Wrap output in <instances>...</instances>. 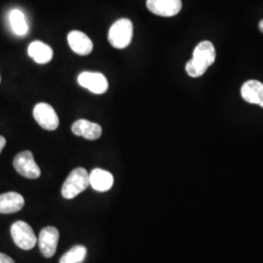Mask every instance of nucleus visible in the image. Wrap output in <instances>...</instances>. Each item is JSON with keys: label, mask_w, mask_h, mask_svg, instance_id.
Here are the masks:
<instances>
[{"label": "nucleus", "mask_w": 263, "mask_h": 263, "mask_svg": "<svg viewBox=\"0 0 263 263\" xmlns=\"http://www.w3.org/2000/svg\"><path fill=\"white\" fill-rule=\"evenodd\" d=\"M9 21L12 30L15 34L22 36L28 33V23L25 14L21 10H12L9 14Z\"/></svg>", "instance_id": "dca6fc26"}, {"label": "nucleus", "mask_w": 263, "mask_h": 263, "mask_svg": "<svg viewBox=\"0 0 263 263\" xmlns=\"http://www.w3.org/2000/svg\"><path fill=\"white\" fill-rule=\"evenodd\" d=\"M90 185L89 174L84 168H76L66 178L63 187L62 195L66 199H73L82 193Z\"/></svg>", "instance_id": "f03ea898"}, {"label": "nucleus", "mask_w": 263, "mask_h": 263, "mask_svg": "<svg viewBox=\"0 0 263 263\" xmlns=\"http://www.w3.org/2000/svg\"><path fill=\"white\" fill-rule=\"evenodd\" d=\"M59 230L54 226H47L40 231L38 244L40 252L43 254V256L50 258L55 255L59 243Z\"/></svg>", "instance_id": "6e6552de"}, {"label": "nucleus", "mask_w": 263, "mask_h": 263, "mask_svg": "<svg viewBox=\"0 0 263 263\" xmlns=\"http://www.w3.org/2000/svg\"><path fill=\"white\" fill-rule=\"evenodd\" d=\"M5 144H6V140L4 137L0 136V153L1 151H3V148L5 147Z\"/></svg>", "instance_id": "6ab92c4d"}, {"label": "nucleus", "mask_w": 263, "mask_h": 263, "mask_svg": "<svg viewBox=\"0 0 263 263\" xmlns=\"http://www.w3.org/2000/svg\"><path fill=\"white\" fill-rule=\"evenodd\" d=\"M216 60V49L210 41H202L193 51L192 59L185 66L186 72L191 77H200L207 71Z\"/></svg>", "instance_id": "f257e3e1"}, {"label": "nucleus", "mask_w": 263, "mask_h": 263, "mask_svg": "<svg viewBox=\"0 0 263 263\" xmlns=\"http://www.w3.org/2000/svg\"><path fill=\"white\" fill-rule=\"evenodd\" d=\"M33 117L40 127L47 131H55L60 125V120L52 105L39 103L33 108Z\"/></svg>", "instance_id": "423d86ee"}, {"label": "nucleus", "mask_w": 263, "mask_h": 263, "mask_svg": "<svg viewBox=\"0 0 263 263\" xmlns=\"http://www.w3.org/2000/svg\"><path fill=\"white\" fill-rule=\"evenodd\" d=\"M15 170L21 176L27 179H38L41 175L40 168L38 167L33 154L29 151H25L17 154L13 161Z\"/></svg>", "instance_id": "39448f33"}, {"label": "nucleus", "mask_w": 263, "mask_h": 263, "mask_svg": "<svg viewBox=\"0 0 263 263\" xmlns=\"http://www.w3.org/2000/svg\"><path fill=\"white\" fill-rule=\"evenodd\" d=\"M87 255V249L84 246H74L64 254L60 263H83Z\"/></svg>", "instance_id": "f3484780"}, {"label": "nucleus", "mask_w": 263, "mask_h": 263, "mask_svg": "<svg viewBox=\"0 0 263 263\" xmlns=\"http://www.w3.org/2000/svg\"><path fill=\"white\" fill-rule=\"evenodd\" d=\"M259 29H260V31L263 33V20H261L260 23H259Z\"/></svg>", "instance_id": "aec40b11"}, {"label": "nucleus", "mask_w": 263, "mask_h": 263, "mask_svg": "<svg viewBox=\"0 0 263 263\" xmlns=\"http://www.w3.org/2000/svg\"><path fill=\"white\" fill-rule=\"evenodd\" d=\"M146 6L151 13L161 17H174L182 7L181 0H147Z\"/></svg>", "instance_id": "1a4fd4ad"}, {"label": "nucleus", "mask_w": 263, "mask_h": 263, "mask_svg": "<svg viewBox=\"0 0 263 263\" xmlns=\"http://www.w3.org/2000/svg\"><path fill=\"white\" fill-rule=\"evenodd\" d=\"M67 41L71 50L80 56H87L93 51L94 45L92 40L82 31H70L67 35Z\"/></svg>", "instance_id": "9d476101"}, {"label": "nucleus", "mask_w": 263, "mask_h": 263, "mask_svg": "<svg viewBox=\"0 0 263 263\" xmlns=\"http://www.w3.org/2000/svg\"><path fill=\"white\" fill-rule=\"evenodd\" d=\"M71 131L78 137H83L86 140L90 141H96L102 136L103 129L101 125L97 123L91 122L85 119H79L72 124Z\"/></svg>", "instance_id": "9b49d317"}, {"label": "nucleus", "mask_w": 263, "mask_h": 263, "mask_svg": "<svg viewBox=\"0 0 263 263\" xmlns=\"http://www.w3.org/2000/svg\"><path fill=\"white\" fill-rule=\"evenodd\" d=\"M258 105H259V106H261V107H262V108H263V99H262V101H261V102H260V104H258Z\"/></svg>", "instance_id": "412c9836"}, {"label": "nucleus", "mask_w": 263, "mask_h": 263, "mask_svg": "<svg viewBox=\"0 0 263 263\" xmlns=\"http://www.w3.org/2000/svg\"><path fill=\"white\" fill-rule=\"evenodd\" d=\"M0 82H1V76H0Z\"/></svg>", "instance_id": "4be33fe9"}, {"label": "nucleus", "mask_w": 263, "mask_h": 263, "mask_svg": "<svg viewBox=\"0 0 263 263\" xmlns=\"http://www.w3.org/2000/svg\"><path fill=\"white\" fill-rule=\"evenodd\" d=\"M78 83L90 92L97 95H103L108 89L106 77L101 72L84 71L78 76Z\"/></svg>", "instance_id": "0eeeda50"}, {"label": "nucleus", "mask_w": 263, "mask_h": 263, "mask_svg": "<svg viewBox=\"0 0 263 263\" xmlns=\"http://www.w3.org/2000/svg\"><path fill=\"white\" fill-rule=\"evenodd\" d=\"M90 185L96 191L105 192L112 187L114 178L112 174L102 169H94L89 175Z\"/></svg>", "instance_id": "ddd939ff"}, {"label": "nucleus", "mask_w": 263, "mask_h": 263, "mask_svg": "<svg viewBox=\"0 0 263 263\" xmlns=\"http://www.w3.org/2000/svg\"><path fill=\"white\" fill-rule=\"evenodd\" d=\"M241 95L246 102L259 104L263 99V84L256 80L247 81L242 86Z\"/></svg>", "instance_id": "2eb2a0df"}, {"label": "nucleus", "mask_w": 263, "mask_h": 263, "mask_svg": "<svg viewBox=\"0 0 263 263\" xmlns=\"http://www.w3.org/2000/svg\"><path fill=\"white\" fill-rule=\"evenodd\" d=\"M11 235L15 244L20 249L29 251L34 248L37 243L36 236L33 232V229L25 221H16L11 226Z\"/></svg>", "instance_id": "20e7f679"}, {"label": "nucleus", "mask_w": 263, "mask_h": 263, "mask_svg": "<svg viewBox=\"0 0 263 263\" xmlns=\"http://www.w3.org/2000/svg\"><path fill=\"white\" fill-rule=\"evenodd\" d=\"M25 205V199L17 192H7L0 195V214H14Z\"/></svg>", "instance_id": "f8f14e48"}, {"label": "nucleus", "mask_w": 263, "mask_h": 263, "mask_svg": "<svg viewBox=\"0 0 263 263\" xmlns=\"http://www.w3.org/2000/svg\"><path fill=\"white\" fill-rule=\"evenodd\" d=\"M28 56L39 65H45L51 62L53 58V50L42 41H33L28 48Z\"/></svg>", "instance_id": "4468645a"}, {"label": "nucleus", "mask_w": 263, "mask_h": 263, "mask_svg": "<svg viewBox=\"0 0 263 263\" xmlns=\"http://www.w3.org/2000/svg\"><path fill=\"white\" fill-rule=\"evenodd\" d=\"M133 32L134 27L130 20H117L109 29L108 41L112 47L125 49L131 43Z\"/></svg>", "instance_id": "7ed1b4c3"}, {"label": "nucleus", "mask_w": 263, "mask_h": 263, "mask_svg": "<svg viewBox=\"0 0 263 263\" xmlns=\"http://www.w3.org/2000/svg\"><path fill=\"white\" fill-rule=\"evenodd\" d=\"M0 263H15L14 259L11 258L7 254L0 253Z\"/></svg>", "instance_id": "a211bd4d"}]
</instances>
